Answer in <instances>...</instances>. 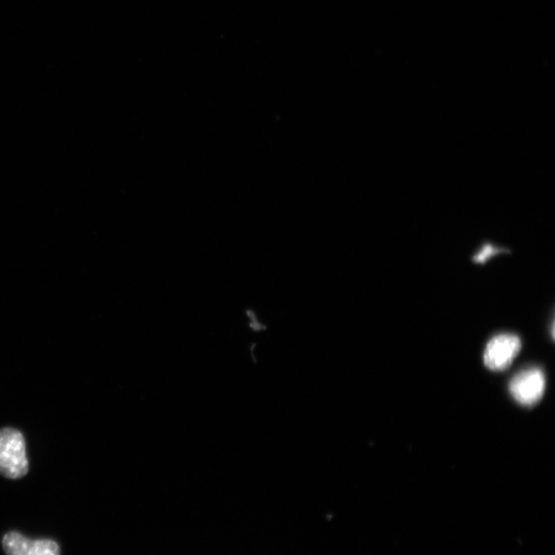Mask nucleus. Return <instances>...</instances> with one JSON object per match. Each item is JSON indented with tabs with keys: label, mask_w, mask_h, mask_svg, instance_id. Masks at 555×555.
Instances as JSON below:
<instances>
[{
	"label": "nucleus",
	"mask_w": 555,
	"mask_h": 555,
	"mask_svg": "<svg viewBox=\"0 0 555 555\" xmlns=\"http://www.w3.org/2000/svg\"><path fill=\"white\" fill-rule=\"evenodd\" d=\"M26 443L21 432L12 428L0 430V473L12 479L28 472Z\"/></svg>",
	"instance_id": "nucleus-1"
},
{
	"label": "nucleus",
	"mask_w": 555,
	"mask_h": 555,
	"mask_svg": "<svg viewBox=\"0 0 555 555\" xmlns=\"http://www.w3.org/2000/svg\"><path fill=\"white\" fill-rule=\"evenodd\" d=\"M545 377L540 369L530 368L516 375L510 383V392L516 401L534 405L543 396Z\"/></svg>",
	"instance_id": "nucleus-2"
},
{
	"label": "nucleus",
	"mask_w": 555,
	"mask_h": 555,
	"mask_svg": "<svg viewBox=\"0 0 555 555\" xmlns=\"http://www.w3.org/2000/svg\"><path fill=\"white\" fill-rule=\"evenodd\" d=\"M521 349L522 342L516 336L500 335L488 344L485 363L492 370H504L511 365Z\"/></svg>",
	"instance_id": "nucleus-3"
},
{
	"label": "nucleus",
	"mask_w": 555,
	"mask_h": 555,
	"mask_svg": "<svg viewBox=\"0 0 555 555\" xmlns=\"http://www.w3.org/2000/svg\"><path fill=\"white\" fill-rule=\"evenodd\" d=\"M8 555H61L59 545L52 540H31L20 533H8L3 540Z\"/></svg>",
	"instance_id": "nucleus-4"
}]
</instances>
